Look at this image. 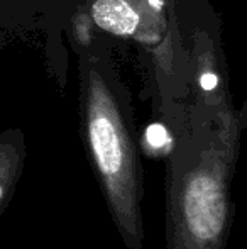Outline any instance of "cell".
Here are the masks:
<instances>
[{"instance_id":"cell-1","label":"cell","mask_w":247,"mask_h":249,"mask_svg":"<svg viewBox=\"0 0 247 249\" xmlns=\"http://www.w3.org/2000/svg\"><path fill=\"white\" fill-rule=\"evenodd\" d=\"M232 122L195 127L173 142L166 160L168 249H225L235 217L232 197L239 136Z\"/></svg>"},{"instance_id":"cell-2","label":"cell","mask_w":247,"mask_h":249,"mask_svg":"<svg viewBox=\"0 0 247 249\" xmlns=\"http://www.w3.org/2000/svg\"><path fill=\"white\" fill-rule=\"evenodd\" d=\"M82 139L95 180L125 249H144V170L127 102L103 76H86Z\"/></svg>"},{"instance_id":"cell-3","label":"cell","mask_w":247,"mask_h":249,"mask_svg":"<svg viewBox=\"0 0 247 249\" xmlns=\"http://www.w3.org/2000/svg\"><path fill=\"white\" fill-rule=\"evenodd\" d=\"M26 161V146L19 131L0 134V215L7 210L19 187Z\"/></svg>"},{"instance_id":"cell-4","label":"cell","mask_w":247,"mask_h":249,"mask_svg":"<svg viewBox=\"0 0 247 249\" xmlns=\"http://www.w3.org/2000/svg\"><path fill=\"white\" fill-rule=\"evenodd\" d=\"M95 24L112 34H132L139 26V14L127 0H97L92 7Z\"/></svg>"},{"instance_id":"cell-5","label":"cell","mask_w":247,"mask_h":249,"mask_svg":"<svg viewBox=\"0 0 247 249\" xmlns=\"http://www.w3.org/2000/svg\"><path fill=\"white\" fill-rule=\"evenodd\" d=\"M148 141L151 142L152 146H163L169 141V134L166 131V127H163L161 124H154L148 129Z\"/></svg>"},{"instance_id":"cell-6","label":"cell","mask_w":247,"mask_h":249,"mask_svg":"<svg viewBox=\"0 0 247 249\" xmlns=\"http://www.w3.org/2000/svg\"><path fill=\"white\" fill-rule=\"evenodd\" d=\"M217 83H218V78L214 73H205V75L201 76V87H203L205 90H214L215 87H217Z\"/></svg>"}]
</instances>
